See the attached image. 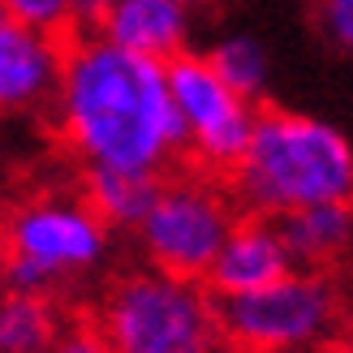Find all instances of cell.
<instances>
[{"label":"cell","instance_id":"obj_14","mask_svg":"<svg viewBox=\"0 0 353 353\" xmlns=\"http://www.w3.org/2000/svg\"><path fill=\"white\" fill-rule=\"evenodd\" d=\"M203 57L233 95H241L245 103L263 99L268 78H272V61H268V48H263L254 34H224L211 52H203Z\"/></svg>","mask_w":353,"mask_h":353},{"label":"cell","instance_id":"obj_6","mask_svg":"<svg viewBox=\"0 0 353 353\" xmlns=\"http://www.w3.org/2000/svg\"><path fill=\"white\" fill-rule=\"evenodd\" d=\"M237 216L241 207L228 194L224 176L176 164L155 181L151 207L138 220L134 237L147 268L181 276V280H203L216 250L228 237V228L237 224Z\"/></svg>","mask_w":353,"mask_h":353},{"label":"cell","instance_id":"obj_7","mask_svg":"<svg viewBox=\"0 0 353 353\" xmlns=\"http://www.w3.org/2000/svg\"><path fill=\"white\" fill-rule=\"evenodd\" d=\"M168 99L181 130V155L190 168L211 176H228L237 168L245 143H250L259 103H245L216 78L203 52H181L164 65Z\"/></svg>","mask_w":353,"mask_h":353},{"label":"cell","instance_id":"obj_12","mask_svg":"<svg viewBox=\"0 0 353 353\" xmlns=\"http://www.w3.org/2000/svg\"><path fill=\"white\" fill-rule=\"evenodd\" d=\"M69 323L61 297L0 289V353H52Z\"/></svg>","mask_w":353,"mask_h":353},{"label":"cell","instance_id":"obj_9","mask_svg":"<svg viewBox=\"0 0 353 353\" xmlns=\"http://www.w3.org/2000/svg\"><path fill=\"white\" fill-rule=\"evenodd\" d=\"M289 272H293V263H289L285 241H280L276 220L237 216V224L228 228L224 245L216 250V259H211L203 285L220 302V297H241V293L268 289Z\"/></svg>","mask_w":353,"mask_h":353},{"label":"cell","instance_id":"obj_4","mask_svg":"<svg viewBox=\"0 0 353 353\" xmlns=\"http://www.w3.org/2000/svg\"><path fill=\"white\" fill-rule=\"evenodd\" d=\"M112 254V233L78 190H39L0 211V280L5 289L61 297L86 285Z\"/></svg>","mask_w":353,"mask_h":353},{"label":"cell","instance_id":"obj_8","mask_svg":"<svg viewBox=\"0 0 353 353\" xmlns=\"http://www.w3.org/2000/svg\"><path fill=\"white\" fill-rule=\"evenodd\" d=\"M65 43L57 34L0 22V117H48L61 82Z\"/></svg>","mask_w":353,"mask_h":353},{"label":"cell","instance_id":"obj_21","mask_svg":"<svg viewBox=\"0 0 353 353\" xmlns=\"http://www.w3.org/2000/svg\"><path fill=\"white\" fill-rule=\"evenodd\" d=\"M0 22H5V13H0Z\"/></svg>","mask_w":353,"mask_h":353},{"label":"cell","instance_id":"obj_1","mask_svg":"<svg viewBox=\"0 0 353 353\" xmlns=\"http://www.w3.org/2000/svg\"><path fill=\"white\" fill-rule=\"evenodd\" d=\"M48 117L82 168L164 176L185 164L164 65L121 52L99 34H74L65 43Z\"/></svg>","mask_w":353,"mask_h":353},{"label":"cell","instance_id":"obj_15","mask_svg":"<svg viewBox=\"0 0 353 353\" xmlns=\"http://www.w3.org/2000/svg\"><path fill=\"white\" fill-rule=\"evenodd\" d=\"M0 13L17 26L57 34V39H74V5L69 0H0Z\"/></svg>","mask_w":353,"mask_h":353},{"label":"cell","instance_id":"obj_11","mask_svg":"<svg viewBox=\"0 0 353 353\" xmlns=\"http://www.w3.org/2000/svg\"><path fill=\"white\" fill-rule=\"evenodd\" d=\"M280 241L289 250V263L302 272H332L349 250L353 237V207L349 203H327V207H306L293 216L276 220Z\"/></svg>","mask_w":353,"mask_h":353},{"label":"cell","instance_id":"obj_17","mask_svg":"<svg viewBox=\"0 0 353 353\" xmlns=\"http://www.w3.org/2000/svg\"><path fill=\"white\" fill-rule=\"evenodd\" d=\"M52 353H112V349L103 345V341L95 336L91 327H82V323H69V332H65V336L57 341V349H52Z\"/></svg>","mask_w":353,"mask_h":353},{"label":"cell","instance_id":"obj_13","mask_svg":"<svg viewBox=\"0 0 353 353\" xmlns=\"http://www.w3.org/2000/svg\"><path fill=\"white\" fill-rule=\"evenodd\" d=\"M160 176H134V172H108V168H82V203L99 216L108 233H134L138 220L147 216L151 194Z\"/></svg>","mask_w":353,"mask_h":353},{"label":"cell","instance_id":"obj_2","mask_svg":"<svg viewBox=\"0 0 353 353\" xmlns=\"http://www.w3.org/2000/svg\"><path fill=\"white\" fill-rule=\"evenodd\" d=\"M241 216L285 220L306 207L353 199V147L323 117L297 108H259L250 143L224 176Z\"/></svg>","mask_w":353,"mask_h":353},{"label":"cell","instance_id":"obj_16","mask_svg":"<svg viewBox=\"0 0 353 353\" xmlns=\"http://www.w3.org/2000/svg\"><path fill=\"white\" fill-rule=\"evenodd\" d=\"M314 22L332 48H353V0H314Z\"/></svg>","mask_w":353,"mask_h":353},{"label":"cell","instance_id":"obj_18","mask_svg":"<svg viewBox=\"0 0 353 353\" xmlns=\"http://www.w3.org/2000/svg\"><path fill=\"white\" fill-rule=\"evenodd\" d=\"M69 5H74V34H91L112 0H69Z\"/></svg>","mask_w":353,"mask_h":353},{"label":"cell","instance_id":"obj_10","mask_svg":"<svg viewBox=\"0 0 353 353\" xmlns=\"http://www.w3.org/2000/svg\"><path fill=\"white\" fill-rule=\"evenodd\" d=\"M121 52H134L143 61L168 65L194 39V9L181 0H112L103 9L99 26L91 30Z\"/></svg>","mask_w":353,"mask_h":353},{"label":"cell","instance_id":"obj_5","mask_svg":"<svg viewBox=\"0 0 353 353\" xmlns=\"http://www.w3.org/2000/svg\"><path fill=\"white\" fill-rule=\"evenodd\" d=\"M220 341L237 353H327L345 327V293L332 272L293 268L276 285L220 297Z\"/></svg>","mask_w":353,"mask_h":353},{"label":"cell","instance_id":"obj_19","mask_svg":"<svg viewBox=\"0 0 353 353\" xmlns=\"http://www.w3.org/2000/svg\"><path fill=\"white\" fill-rule=\"evenodd\" d=\"M181 5H190V9H207V5H220V0H181Z\"/></svg>","mask_w":353,"mask_h":353},{"label":"cell","instance_id":"obj_3","mask_svg":"<svg viewBox=\"0 0 353 353\" xmlns=\"http://www.w3.org/2000/svg\"><path fill=\"white\" fill-rule=\"evenodd\" d=\"M82 327L112 353H216L220 314L203 280H181L147 263L117 272L86 306Z\"/></svg>","mask_w":353,"mask_h":353},{"label":"cell","instance_id":"obj_20","mask_svg":"<svg viewBox=\"0 0 353 353\" xmlns=\"http://www.w3.org/2000/svg\"><path fill=\"white\" fill-rule=\"evenodd\" d=\"M216 353H237V349H228V345H220V349H216Z\"/></svg>","mask_w":353,"mask_h":353}]
</instances>
